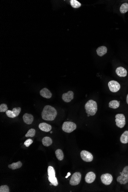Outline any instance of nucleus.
I'll return each mask as SVG.
<instances>
[{"label":"nucleus","mask_w":128,"mask_h":192,"mask_svg":"<svg viewBox=\"0 0 128 192\" xmlns=\"http://www.w3.org/2000/svg\"><path fill=\"white\" fill-rule=\"evenodd\" d=\"M57 111L55 108L49 105H45L42 113L43 119L47 121H53L57 116Z\"/></svg>","instance_id":"obj_1"},{"label":"nucleus","mask_w":128,"mask_h":192,"mask_svg":"<svg viewBox=\"0 0 128 192\" xmlns=\"http://www.w3.org/2000/svg\"><path fill=\"white\" fill-rule=\"evenodd\" d=\"M86 113L91 116H94L97 111V105L96 102L93 100H89L85 105Z\"/></svg>","instance_id":"obj_2"},{"label":"nucleus","mask_w":128,"mask_h":192,"mask_svg":"<svg viewBox=\"0 0 128 192\" xmlns=\"http://www.w3.org/2000/svg\"><path fill=\"white\" fill-rule=\"evenodd\" d=\"M120 173L121 175L117 177V181L120 184H126L128 182V166L125 167Z\"/></svg>","instance_id":"obj_3"},{"label":"nucleus","mask_w":128,"mask_h":192,"mask_svg":"<svg viewBox=\"0 0 128 192\" xmlns=\"http://www.w3.org/2000/svg\"><path fill=\"white\" fill-rule=\"evenodd\" d=\"M76 127V125L74 123L67 121L63 123L62 129V130L65 132L70 133L75 130Z\"/></svg>","instance_id":"obj_4"},{"label":"nucleus","mask_w":128,"mask_h":192,"mask_svg":"<svg viewBox=\"0 0 128 192\" xmlns=\"http://www.w3.org/2000/svg\"><path fill=\"white\" fill-rule=\"evenodd\" d=\"M116 125L119 128H122L125 125V118L123 114H117L116 116Z\"/></svg>","instance_id":"obj_5"},{"label":"nucleus","mask_w":128,"mask_h":192,"mask_svg":"<svg viewBox=\"0 0 128 192\" xmlns=\"http://www.w3.org/2000/svg\"><path fill=\"white\" fill-rule=\"evenodd\" d=\"M81 179V174L80 172H76L73 174L70 180V184L71 186L78 185L80 183Z\"/></svg>","instance_id":"obj_6"},{"label":"nucleus","mask_w":128,"mask_h":192,"mask_svg":"<svg viewBox=\"0 0 128 192\" xmlns=\"http://www.w3.org/2000/svg\"><path fill=\"white\" fill-rule=\"evenodd\" d=\"M81 159L86 162H90L93 159V155L89 152L86 150H83L81 152Z\"/></svg>","instance_id":"obj_7"},{"label":"nucleus","mask_w":128,"mask_h":192,"mask_svg":"<svg viewBox=\"0 0 128 192\" xmlns=\"http://www.w3.org/2000/svg\"><path fill=\"white\" fill-rule=\"evenodd\" d=\"M108 86L110 90L113 92H117L120 88V85L118 82L111 81L108 83Z\"/></svg>","instance_id":"obj_8"},{"label":"nucleus","mask_w":128,"mask_h":192,"mask_svg":"<svg viewBox=\"0 0 128 192\" xmlns=\"http://www.w3.org/2000/svg\"><path fill=\"white\" fill-rule=\"evenodd\" d=\"M100 179L103 184L106 185H109L112 181L113 177L110 174L106 173L102 174Z\"/></svg>","instance_id":"obj_9"},{"label":"nucleus","mask_w":128,"mask_h":192,"mask_svg":"<svg viewBox=\"0 0 128 192\" xmlns=\"http://www.w3.org/2000/svg\"><path fill=\"white\" fill-rule=\"evenodd\" d=\"M74 98V93L72 91H69L67 93H64L62 96V100L66 102H69Z\"/></svg>","instance_id":"obj_10"},{"label":"nucleus","mask_w":128,"mask_h":192,"mask_svg":"<svg viewBox=\"0 0 128 192\" xmlns=\"http://www.w3.org/2000/svg\"><path fill=\"white\" fill-rule=\"evenodd\" d=\"M96 178L95 174L93 172H89L87 173L85 176V180L87 183L91 184L95 181Z\"/></svg>","instance_id":"obj_11"},{"label":"nucleus","mask_w":128,"mask_h":192,"mask_svg":"<svg viewBox=\"0 0 128 192\" xmlns=\"http://www.w3.org/2000/svg\"><path fill=\"white\" fill-rule=\"evenodd\" d=\"M23 119L24 122L29 125L32 124L33 121V116L32 114L27 113L23 115Z\"/></svg>","instance_id":"obj_12"},{"label":"nucleus","mask_w":128,"mask_h":192,"mask_svg":"<svg viewBox=\"0 0 128 192\" xmlns=\"http://www.w3.org/2000/svg\"><path fill=\"white\" fill-rule=\"evenodd\" d=\"M40 93L41 96L45 98L49 99L52 96V94L51 92L46 88H44L42 89L40 91Z\"/></svg>","instance_id":"obj_13"},{"label":"nucleus","mask_w":128,"mask_h":192,"mask_svg":"<svg viewBox=\"0 0 128 192\" xmlns=\"http://www.w3.org/2000/svg\"><path fill=\"white\" fill-rule=\"evenodd\" d=\"M116 73L117 75L120 77H124L127 75L126 70L122 67H119L116 70Z\"/></svg>","instance_id":"obj_14"},{"label":"nucleus","mask_w":128,"mask_h":192,"mask_svg":"<svg viewBox=\"0 0 128 192\" xmlns=\"http://www.w3.org/2000/svg\"><path fill=\"white\" fill-rule=\"evenodd\" d=\"M39 128L42 131L45 132H49L52 130V127L51 125L47 124L46 123H42L39 125Z\"/></svg>","instance_id":"obj_15"},{"label":"nucleus","mask_w":128,"mask_h":192,"mask_svg":"<svg viewBox=\"0 0 128 192\" xmlns=\"http://www.w3.org/2000/svg\"><path fill=\"white\" fill-rule=\"evenodd\" d=\"M97 54L100 57H102L107 52V48L105 46L99 47L96 50Z\"/></svg>","instance_id":"obj_16"},{"label":"nucleus","mask_w":128,"mask_h":192,"mask_svg":"<svg viewBox=\"0 0 128 192\" xmlns=\"http://www.w3.org/2000/svg\"><path fill=\"white\" fill-rule=\"evenodd\" d=\"M120 141L123 144H126L128 143V131H125L120 136Z\"/></svg>","instance_id":"obj_17"},{"label":"nucleus","mask_w":128,"mask_h":192,"mask_svg":"<svg viewBox=\"0 0 128 192\" xmlns=\"http://www.w3.org/2000/svg\"><path fill=\"white\" fill-rule=\"evenodd\" d=\"M42 142L43 145L45 146H49L52 143V140L50 137L45 136L42 139Z\"/></svg>","instance_id":"obj_18"},{"label":"nucleus","mask_w":128,"mask_h":192,"mask_svg":"<svg viewBox=\"0 0 128 192\" xmlns=\"http://www.w3.org/2000/svg\"><path fill=\"white\" fill-rule=\"evenodd\" d=\"M22 163L21 161H19L16 163H13L11 164L8 165V167L12 170H16V169H19L22 167Z\"/></svg>","instance_id":"obj_19"},{"label":"nucleus","mask_w":128,"mask_h":192,"mask_svg":"<svg viewBox=\"0 0 128 192\" xmlns=\"http://www.w3.org/2000/svg\"><path fill=\"white\" fill-rule=\"evenodd\" d=\"M109 106L110 108L113 109L118 108L120 106V102L117 100H113L110 102Z\"/></svg>","instance_id":"obj_20"},{"label":"nucleus","mask_w":128,"mask_h":192,"mask_svg":"<svg viewBox=\"0 0 128 192\" xmlns=\"http://www.w3.org/2000/svg\"><path fill=\"white\" fill-rule=\"evenodd\" d=\"M56 156L57 159L59 161H62L64 158V154L61 149H57L55 152Z\"/></svg>","instance_id":"obj_21"},{"label":"nucleus","mask_w":128,"mask_h":192,"mask_svg":"<svg viewBox=\"0 0 128 192\" xmlns=\"http://www.w3.org/2000/svg\"><path fill=\"white\" fill-rule=\"evenodd\" d=\"M120 11L122 13H125L128 11V4L126 3L123 4L120 9Z\"/></svg>","instance_id":"obj_22"},{"label":"nucleus","mask_w":128,"mask_h":192,"mask_svg":"<svg viewBox=\"0 0 128 192\" xmlns=\"http://www.w3.org/2000/svg\"><path fill=\"white\" fill-rule=\"evenodd\" d=\"M48 176L55 177V171L53 167L49 166L48 168Z\"/></svg>","instance_id":"obj_23"},{"label":"nucleus","mask_w":128,"mask_h":192,"mask_svg":"<svg viewBox=\"0 0 128 192\" xmlns=\"http://www.w3.org/2000/svg\"><path fill=\"white\" fill-rule=\"evenodd\" d=\"M48 179L49 181L53 185L55 186H58V183L57 178L56 177L48 176Z\"/></svg>","instance_id":"obj_24"},{"label":"nucleus","mask_w":128,"mask_h":192,"mask_svg":"<svg viewBox=\"0 0 128 192\" xmlns=\"http://www.w3.org/2000/svg\"><path fill=\"white\" fill-rule=\"evenodd\" d=\"M70 4L72 7L74 8H79L81 6V4L76 0H71Z\"/></svg>","instance_id":"obj_25"},{"label":"nucleus","mask_w":128,"mask_h":192,"mask_svg":"<svg viewBox=\"0 0 128 192\" xmlns=\"http://www.w3.org/2000/svg\"><path fill=\"white\" fill-rule=\"evenodd\" d=\"M36 131L34 129H31L29 130L25 136L26 137H33L35 135Z\"/></svg>","instance_id":"obj_26"},{"label":"nucleus","mask_w":128,"mask_h":192,"mask_svg":"<svg viewBox=\"0 0 128 192\" xmlns=\"http://www.w3.org/2000/svg\"><path fill=\"white\" fill-rule=\"evenodd\" d=\"M6 112L7 116L8 117H10V118H14L15 117H16L15 113H14V112L12 111L7 110Z\"/></svg>","instance_id":"obj_27"},{"label":"nucleus","mask_w":128,"mask_h":192,"mask_svg":"<svg viewBox=\"0 0 128 192\" xmlns=\"http://www.w3.org/2000/svg\"><path fill=\"white\" fill-rule=\"evenodd\" d=\"M9 187L7 185H3L0 186V192H9Z\"/></svg>","instance_id":"obj_28"},{"label":"nucleus","mask_w":128,"mask_h":192,"mask_svg":"<svg viewBox=\"0 0 128 192\" xmlns=\"http://www.w3.org/2000/svg\"><path fill=\"white\" fill-rule=\"evenodd\" d=\"M8 110V107L6 104H2L0 105V112H6Z\"/></svg>","instance_id":"obj_29"},{"label":"nucleus","mask_w":128,"mask_h":192,"mask_svg":"<svg viewBox=\"0 0 128 192\" xmlns=\"http://www.w3.org/2000/svg\"><path fill=\"white\" fill-rule=\"evenodd\" d=\"M21 108L20 107H15L13 109L12 111L15 113L16 116L17 117L19 116L20 112H21Z\"/></svg>","instance_id":"obj_30"},{"label":"nucleus","mask_w":128,"mask_h":192,"mask_svg":"<svg viewBox=\"0 0 128 192\" xmlns=\"http://www.w3.org/2000/svg\"><path fill=\"white\" fill-rule=\"evenodd\" d=\"M33 142V141L32 139H29L24 142V144L26 147H29L30 145H31L32 143Z\"/></svg>","instance_id":"obj_31"},{"label":"nucleus","mask_w":128,"mask_h":192,"mask_svg":"<svg viewBox=\"0 0 128 192\" xmlns=\"http://www.w3.org/2000/svg\"><path fill=\"white\" fill-rule=\"evenodd\" d=\"M70 172H69V173H68L67 175V176H66V177H66V178H68V177H69V176H70Z\"/></svg>","instance_id":"obj_32"},{"label":"nucleus","mask_w":128,"mask_h":192,"mask_svg":"<svg viewBox=\"0 0 128 192\" xmlns=\"http://www.w3.org/2000/svg\"><path fill=\"white\" fill-rule=\"evenodd\" d=\"M126 103H127V104H128V95H127V97H126Z\"/></svg>","instance_id":"obj_33"},{"label":"nucleus","mask_w":128,"mask_h":192,"mask_svg":"<svg viewBox=\"0 0 128 192\" xmlns=\"http://www.w3.org/2000/svg\"><path fill=\"white\" fill-rule=\"evenodd\" d=\"M90 116V115H89V114L87 115V116H88V117L89 116Z\"/></svg>","instance_id":"obj_34"},{"label":"nucleus","mask_w":128,"mask_h":192,"mask_svg":"<svg viewBox=\"0 0 128 192\" xmlns=\"http://www.w3.org/2000/svg\"><path fill=\"white\" fill-rule=\"evenodd\" d=\"M50 186H52V184L51 183L50 184Z\"/></svg>","instance_id":"obj_35"},{"label":"nucleus","mask_w":128,"mask_h":192,"mask_svg":"<svg viewBox=\"0 0 128 192\" xmlns=\"http://www.w3.org/2000/svg\"><path fill=\"white\" fill-rule=\"evenodd\" d=\"M53 132H50V133H52Z\"/></svg>","instance_id":"obj_36"}]
</instances>
